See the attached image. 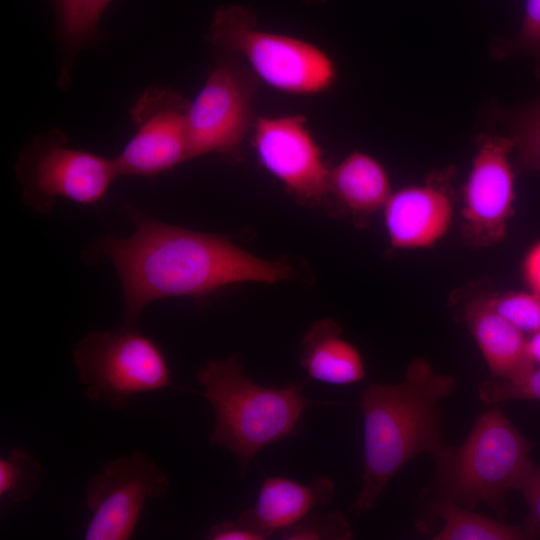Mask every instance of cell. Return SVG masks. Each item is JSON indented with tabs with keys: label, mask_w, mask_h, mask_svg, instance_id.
<instances>
[{
	"label": "cell",
	"mask_w": 540,
	"mask_h": 540,
	"mask_svg": "<svg viewBox=\"0 0 540 540\" xmlns=\"http://www.w3.org/2000/svg\"><path fill=\"white\" fill-rule=\"evenodd\" d=\"M135 231L105 236L87 254L107 257L123 288V325L136 324L152 302L170 297H204L242 282L276 283L292 276L291 266L268 261L225 236L163 223L128 205Z\"/></svg>",
	"instance_id": "cell-1"
},
{
	"label": "cell",
	"mask_w": 540,
	"mask_h": 540,
	"mask_svg": "<svg viewBox=\"0 0 540 540\" xmlns=\"http://www.w3.org/2000/svg\"><path fill=\"white\" fill-rule=\"evenodd\" d=\"M456 387V379L436 374L424 359L413 360L403 381L371 383L360 407L364 427L363 486L354 502L367 512L393 476L411 458L427 452L433 458L445 446L440 438V402Z\"/></svg>",
	"instance_id": "cell-2"
},
{
	"label": "cell",
	"mask_w": 540,
	"mask_h": 540,
	"mask_svg": "<svg viewBox=\"0 0 540 540\" xmlns=\"http://www.w3.org/2000/svg\"><path fill=\"white\" fill-rule=\"evenodd\" d=\"M196 379L214 412L210 441L231 452L243 474L260 450L298 433L304 410L315 402L299 383L280 388L255 383L236 354L207 361Z\"/></svg>",
	"instance_id": "cell-3"
},
{
	"label": "cell",
	"mask_w": 540,
	"mask_h": 540,
	"mask_svg": "<svg viewBox=\"0 0 540 540\" xmlns=\"http://www.w3.org/2000/svg\"><path fill=\"white\" fill-rule=\"evenodd\" d=\"M531 447L495 406L477 418L460 447L444 446L434 457L441 497L467 509L486 503L505 516L506 493L517 489L533 464Z\"/></svg>",
	"instance_id": "cell-4"
},
{
	"label": "cell",
	"mask_w": 540,
	"mask_h": 540,
	"mask_svg": "<svg viewBox=\"0 0 540 540\" xmlns=\"http://www.w3.org/2000/svg\"><path fill=\"white\" fill-rule=\"evenodd\" d=\"M206 39L221 52L244 59L259 80L284 93L319 94L336 79L327 53L303 39L259 29L255 13L246 6L220 7Z\"/></svg>",
	"instance_id": "cell-5"
},
{
	"label": "cell",
	"mask_w": 540,
	"mask_h": 540,
	"mask_svg": "<svg viewBox=\"0 0 540 540\" xmlns=\"http://www.w3.org/2000/svg\"><path fill=\"white\" fill-rule=\"evenodd\" d=\"M73 363L86 396L115 411L124 410L138 394L190 391L173 382L164 351L135 325L87 334L73 351Z\"/></svg>",
	"instance_id": "cell-6"
},
{
	"label": "cell",
	"mask_w": 540,
	"mask_h": 540,
	"mask_svg": "<svg viewBox=\"0 0 540 540\" xmlns=\"http://www.w3.org/2000/svg\"><path fill=\"white\" fill-rule=\"evenodd\" d=\"M16 171L22 197L39 212H48L58 198L82 205L99 203L119 176L115 160L72 148L66 135L51 130L23 150Z\"/></svg>",
	"instance_id": "cell-7"
},
{
	"label": "cell",
	"mask_w": 540,
	"mask_h": 540,
	"mask_svg": "<svg viewBox=\"0 0 540 540\" xmlns=\"http://www.w3.org/2000/svg\"><path fill=\"white\" fill-rule=\"evenodd\" d=\"M259 79L240 57L223 52L204 85L189 103L191 158L216 153L237 155L257 117L253 102Z\"/></svg>",
	"instance_id": "cell-8"
},
{
	"label": "cell",
	"mask_w": 540,
	"mask_h": 540,
	"mask_svg": "<svg viewBox=\"0 0 540 540\" xmlns=\"http://www.w3.org/2000/svg\"><path fill=\"white\" fill-rule=\"evenodd\" d=\"M170 480L142 452L108 461L87 486L90 518L85 540H127L136 529L148 500L166 495Z\"/></svg>",
	"instance_id": "cell-9"
},
{
	"label": "cell",
	"mask_w": 540,
	"mask_h": 540,
	"mask_svg": "<svg viewBox=\"0 0 540 540\" xmlns=\"http://www.w3.org/2000/svg\"><path fill=\"white\" fill-rule=\"evenodd\" d=\"M189 103L166 88H149L137 98L130 111L136 132L114 158L119 176L152 177L191 159Z\"/></svg>",
	"instance_id": "cell-10"
},
{
	"label": "cell",
	"mask_w": 540,
	"mask_h": 540,
	"mask_svg": "<svg viewBox=\"0 0 540 540\" xmlns=\"http://www.w3.org/2000/svg\"><path fill=\"white\" fill-rule=\"evenodd\" d=\"M251 142L257 158L302 205L327 200L331 167L301 114L257 117Z\"/></svg>",
	"instance_id": "cell-11"
},
{
	"label": "cell",
	"mask_w": 540,
	"mask_h": 540,
	"mask_svg": "<svg viewBox=\"0 0 540 540\" xmlns=\"http://www.w3.org/2000/svg\"><path fill=\"white\" fill-rule=\"evenodd\" d=\"M511 137L486 136L463 189V236L472 247H488L506 235L515 200L514 173L509 155Z\"/></svg>",
	"instance_id": "cell-12"
},
{
	"label": "cell",
	"mask_w": 540,
	"mask_h": 540,
	"mask_svg": "<svg viewBox=\"0 0 540 540\" xmlns=\"http://www.w3.org/2000/svg\"><path fill=\"white\" fill-rule=\"evenodd\" d=\"M383 210L389 240L398 249L433 246L448 231L453 212L447 193L432 184L391 193Z\"/></svg>",
	"instance_id": "cell-13"
},
{
	"label": "cell",
	"mask_w": 540,
	"mask_h": 540,
	"mask_svg": "<svg viewBox=\"0 0 540 540\" xmlns=\"http://www.w3.org/2000/svg\"><path fill=\"white\" fill-rule=\"evenodd\" d=\"M334 496V483L325 475L310 484L270 476L263 481L254 506L238 518L267 539L303 519L316 506L328 504Z\"/></svg>",
	"instance_id": "cell-14"
},
{
	"label": "cell",
	"mask_w": 540,
	"mask_h": 540,
	"mask_svg": "<svg viewBox=\"0 0 540 540\" xmlns=\"http://www.w3.org/2000/svg\"><path fill=\"white\" fill-rule=\"evenodd\" d=\"M465 322L494 379H512L535 367L524 333L499 315L487 298L468 303Z\"/></svg>",
	"instance_id": "cell-15"
},
{
	"label": "cell",
	"mask_w": 540,
	"mask_h": 540,
	"mask_svg": "<svg viewBox=\"0 0 540 540\" xmlns=\"http://www.w3.org/2000/svg\"><path fill=\"white\" fill-rule=\"evenodd\" d=\"M342 329L331 319L316 321L300 346V364L308 377L330 385H349L365 378L359 350L343 339Z\"/></svg>",
	"instance_id": "cell-16"
},
{
	"label": "cell",
	"mask_w": 540,
	"mask_h": 540,
	"mask_svg": "<svg viewBox=\"0 0 540 540\" xmlns=\"http://www.w3.org/2000/svg\"><path fill=\"white\" fill-rule=\"evenodd\" d=\"M391 195L386 170L374 157L353 152L331 167L328 195L357 219L383 209Z\"/></svg>",
	"instance_id": "cell-17"
},
{
	"label": "cell",
	"mask_w": 540,
	"mask_h": 540,
	"mask_svg": "<svg viewBox=\"0 0 540 540\" xmlns=\"http://www.w3.org/2000/svg\"><path fill=\"white\" fill-rule=\"evenodd\" d=\"M63 55L59 83H69L75 54L98 36L100 18L111 0H50Z\"/></svg>",
	"instance_id": "cell-18"
},
{
	"label": "cell",
	"mask_w": 540,
	"mask_h": 540,
	"mask_svg": "<svg viewBox=\"0 0 540 540\" xmlns=\"http://www.w3.org/2000/svg\"><path fill=\"white\" fill-rule=\"evenodd\" d=\"M430 512L442 520L435 540H520L532 538L523 525L516 527L475 513L447 498L431 503Z\"/></svg>",
	"instance_id": "cell-19"
},
{
	"label": "cell",
	"mask_w": 540,
	"mask_h": 540,
	"mask_svg": "<svg viewBox=\"0 0 540 540\" xmlns=\"http://www.w3.org/2000/svg\"><path fill=\"white\" fill-rule=\"evenodd\" d=\"M43 479V468L30 454L13 449L0 458V500L22 503L30 499Z\"/></svg>",
	"instance_id": "cell-20"
},
{
	"label": "cell",
	"mask_w": 540,
	"mask_h": 540,
	"mask_svg": "<svg viewBox=\"0 0 540 540\" xmlns=\"http://www.w3.org/2000/svg\"><path fill=\"white\" fill-rule=\"evenodd\" d=\"M516 166L521 171H540V100L522 110L514 120Z\"/></svg>",
	"instance_id": "cell-21"
},
{
	"label": "cell",
	"mask_w": 540,
	"mask_h": 540,
	"mask_svg": "<svg viewBox=\"0 0 540 540\" xmlns=\"http://www.w3.org/2000/svg\"><path fill=\"white\" fill-rule=\"evenodd\" d=\"M275 536L283 540H348L354 534L344 515L336 511L327 515H307L279 530Z\"/></svg>",
	"instance_id": "cell-22"
},
{
	"label": "cell",
	"mask_w": 540,
	"mask_h": 540,
	"mask_svg": "<svg viewBox=\"0 0 540 540\" xmlns=\"http://www.w3.org/2000/svg\"><path fill=\"white\" fill-rule=\"evenodd\" d=\"M487 300L499 315L523 333L540 329V296L532 291H512Z\"/></svg>",
	"instance_id": "cell-23"
},
{
	"label": "cell",
	"mask_w": 540,
	"mask_h": 540,
	"mask_svg": "<svg viewBox=\"0 0 540 540\" xmlns=\"http://www.w3.org/2000/svg\"><path fill=\"white\" fill-rule=\"evenodd\" d=\"M478 395L487 404L507 400L540 401V367L512 379L492 378L485 381L480 384Z\"/></svg>",
	"instance_id": "cell-24"
},
{
	"label": "cell",
	"mask_w": 540,
	"mask_h": 540,
	"mask_svg": "<svg viewBox=\"0 0 540 540\" xmlns=\"http://www.w3.org/2000/svg\"><path fill=\"white\" fill-rule=\"evenodd\" d=\"M508 51L532 53L540 59V0H526L520 33Z\"/></svg>",
	"instance_id": "cell-25"
},
{
	"label": "cell",
	"mask_w": 540,
	"mask_h": 540,
	"mask_svg": "<svg viewBox=\"0 0 540 540\" xmlns=\"http://www.w3.org/2000/svg\"><path fill=\"white\" fill-rule=\"evenodd\" d=\"M516 490L522 494L529 509L524 526L532 537L540 536V467L533 463Z\"/></svg>",
	"instance_id": "cell-26"
},
{
	"label": "cell",
	"mask_w": 540,
	"mask_h": 540,
	"mask_svg": "<svg viewBox=\"0 0 540 540\" xmlns=\"http://www.w3.org/2000/svg\"><path fill=\"white\" fill-rule=\"evenodd\" d=\"M210 540H263L251 526L239 518L226 520L212 526L206 536Z\"/></svg>",
	"instance_id": "cell-27"
},
{
	"label": "cell",
	"mask_w": 540,
	"mask_h": 540,
	"mask_svg": "<svg viewBox=\"0 0 540 540\" xmlns=\"http://www.w3.org/2000/svg\"><path fill=\"white\" fill-rule=\"evenodd\" d=\"M522 274L529 290L540 296V241L535 243L525 255Z\"/></svg>",
	"instance_id": "cell-28"
},
{
	"label": "cell",
	"mask_w": 540,
	"mask_h": 540,
	"mask_svg": "<svg viewBox=\"0 0 540 540\" xmlns=\"http://www.w3.org/2000/svg\"><path fill=\"white\" fill-rule=\"evenodd\" d=\"M528 352L535 364L540 365V329L528 339Z\"/></svg>",
	"instance_id": "cell-29"
},
{
	"label": "cell",
	"mask_w": 540,
	"mask_h": 540,
	"mask_svg": "<svg viewBox=\"0 0 540 540\" xmlns=\"http://www.w3.org/2000/svg\"><path fill=\"white\" fill-rule=\"evenodd\" d=\"M305 2H308V3H323V2H326L327 0H303Z\"/></svg>",
	"instance_id": "cell-30"
}]
</instances>
